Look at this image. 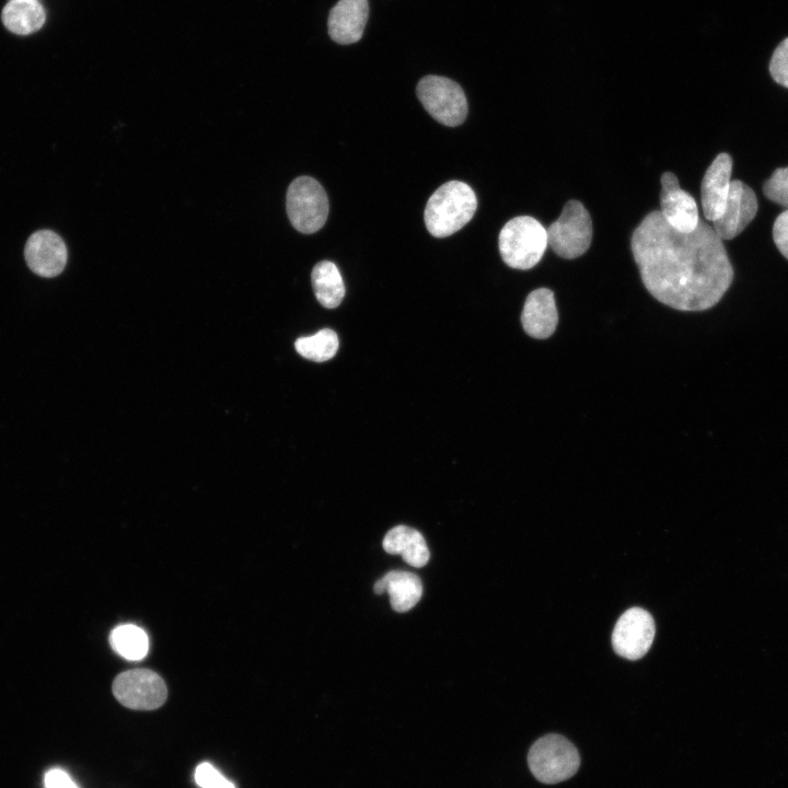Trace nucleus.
Returning <instances> with one entry per match:
<instances>
[{
	"label": "nucleus",
	"mask_w": 788,
	"mask_h": 788,
	"mask_svg": "<svg viewBox=\"0 0 788 788\" xmlns=\"http://www.w3.org/2000/svg\"><path fill=\"white\" fill-rule=\"evenodd\" d=\"M338 346V336L329 328L321 329L312 336L300 337L294 343L299 355L315 362H323L333 358Z\"/></svg>",
	"instance_id": "nucleus-21"
},
{
	"label": "nucleus",
	"mask_w": 788,
	"mask_h": 788,
	"mask_svg": "<svg viewBox=\"0 0 788 788\" xmlns=\"http://www.w3.org/2000/svg\"><path fill=\"white\" fill-rule=\"evenodd\" d=\"M369 15L368 0H339L331 10L327 21L328 34L338 44L358 42Z\"/></svg>",
	"instance_id": "nucleus-15"
},
{
	"label": "nucleus",
	"mask_w": 788,
	"mask_h": 788,
	"mask_svg": "<svg viewBox=\"0 0 788 788\" xmlns=\"http://www.w3.org/2000/svg\"><path fill=\"white\" fill-rule=\"evenodd\" d=\"M502 260L514 269H530L543 257L547 243V232L540 221L529 216L509 220L498 237Z\"/></svg>",
	"instance_id": "nucleus-3"
},
{
	"label": "nucleus",
	"mask_w": 788,
	"mask_h": 788,
	"mask_svg": "<svg viewBox=\"0 0 788 788\" xmlns=\"http://www.w3.org/2000/svg\"><path fill=\"white\" fill-rule=\"evenodd\" d=\"M654 633V622L650 613L640 607H631L617 619L612 634V645L621 657L637 660L649 650Z\"/></svg>",
	"instance_id": "nucleus-9"
},
{
	"label": "nucleus",
	"mask_w": 788,
	"mask_h": 788,
	"mask_svg": "<svg viewBox=\"0 0 788 788\" xmlns=\"http://www.w3.org/2000/svg\"><path fill=\"white\" fill-rule=\"evenodd\" d=\"M757 208L753 189L739 179L731 181L725 210L712 221V229L721 240H732L754 219Z\"/></svg>",
	"instance_id": "nucleus-10"
},
{
	"label": "nucleus",
	"mask_w": 788,
	"mask_h": 788,
	"mask_svg": "<svg viewBox=\"0 0 788 788\" xmlns=\"http://www.w3.org/2000/svg\"><path fill=\"white\" fill-rule=\"evenodd\" d=\"M287 213L292 227L301 233L318 231L328 216V199L322 185L310 176L297 177L287 192Z\"/></svg>",
	"instance_id": "nucleus-6"
},
{
	"label": "nucleus",
	"mask_w": 788,
	"mask_h": 788,
	"mask_svg": "<svg viewBox=\"0 0 788 788\" xmlns=\"http://www.w3.org/2000/svg\"><path fill=\"white\" fill-rule=\"evenodd\" d=\"M383 548L389 554H398L410 566L424 567L430 557L426 540L417 530L397 525L391 529L383 538Z\"/></svg>",
	"instance_id": "nucleus-17"
},
{
	"label": "nucleus",
	"mask_w": 788,
	"mask_h": 788,
	"mask_svg": "<svg viewBox=\"0 0 788 788\" xmlns=\"http://www.w3.org/2000/svg\"><path fill=\"white\" fill-rule=\"evenodd\" d=\"M109 644L114 651L131 661L143 659L149 650L148 635L134 624L115 627L109 635Z\"/></svg>",
	"instance_id": "nucleus-20"
},
{
	"label": "nucleus",
	"mask_w": 788,
	"mask_h": 788,
	"mask_svg": "<svg viewBox=\"0 0 788 788\" xmlns=\"http://www.w3.org/2000/svg\"><path fill=\"white\" fill-rule=\"evenodd\" d=\"M314 294L327 309L338 306L345 296V286L337 266L329 260L317 263L311 274Z\"/></svg>",
	"instance_id": "nucleus-19"
},
{
	"label": "nucleus",
	"mask_w": 788,
	"mask_h": 788,
	"mask_svg": "<svg viewBox=\"0 0 788 788\" xmlns=\"http://www.w3.org/2000/svg\"><path fill=\"white\" fill-rule=\"evenodd\" d=\"M769 72L777 83L788 88V37L775 49L769 62Z\"/></svg>",
	"instance_id": "nucleus-24"
},
{
	"label": "nucleus",
	"mask_w": 788,
	"mask_h": 788,
	"mask_svg": "<svg viewBox=\"0 0 788 788\" xmlns=\"http://www.w3.org/2000/svg\"><path fill=\"white\" fill-rule=\"evenodd\" d=\"M524 332L536 339L551 337L558 324V312L552 290L538 288L526 297L521 313Z\"/></svg>",
	"instance_id": "nucleus-14"
},
{
	"label": "nucleus",
	"mask_w": 788,
	"mask_h": 788,
	"mask_svg": "<svg viewBox=\"0 0 788 788\" xmlns=\"http://www.w3.org/2000/svg\"><path fill=\"white\" fill-rule=\"evenodd\" d=\"M113 694L125 707L152 710L162 706L167 696L163 679L148 669L123 672L113 682Z\"/></svg>",
	"instance_id": "nucleus-8"
},
{
	"label": "nucleus",
	"mask_w": 788,
	"mask_h": 788,
	"mask_svg": "<svg viewBox=\"0 0 788 788\" xmlns=\"http://www.w3.org/2000/svg\"><path fill=\"white\" fill-rule=\"evenodd\" d=\"M25 260L35 274L51 278L59 275L67 263V247L61 237L50 230L33 233L24 250Z\"/></svg>",
	"instance_id": "nucleus-12"
},
{
	"label": "nucleus",
	"mask_w": 788,
	"mask_h": 788,
	"mask_svg": "<svg viewBox=\"0 0 788 788\" xmlns=\"http://www.w3.org/2000/svg\"><path fill=\"white\" fill-rule=\"evenodd\" d=\"M766 198L788 209V166L776 169L763 184Z\"/></svg>",
	"instance_id": "nucleus-22"
},
{
	"label": "nucleus",
	"mask_w": 788,
	"mask_h": 788,
	"mask_svg": "<svg viewBox=\"0 0 788 788\" xmlns=\"http://www.w3.org/2000/svg\"><path fill=\"white\" fill-rule=\"evenodd\" d=\"M773 239L778 251L788 259V209L776 218L773 225Z\"/></svg>",
	"instance_id": "nucleus-25"
},
{
	"label": "nucleus",
	"mask_w": 788,
	"mask_h": 788,
	"mask_svg": "<svg viewBox=\"0 0 788 788\" xmlns=\"http://www.w3.org/2000/svg\"><path fill=\"white\" fill-rule=\"evenodd\" d=\"M546 232L548 246L555 254L567 259L579 257L591 245L593 225L590 213L580 201L569 200Z\"/></svg>",
	"instance_id": "nucleus-5"
},
{
	"label": "nucleus",
	"mask_w": 788,
	"mask_h": 788,
	"mask_svg": "<svg viewBox=\"0 0 788 788\" xmlns=\"http://www.w3.org/2000/svg\"><path fill=\"white\" fill-rule=\"evenodd\" d=\"M374 592L390 595L391 606L398 613L413 609L421 598L422 584L418 576L408 571L393 570L374 583Z\"/></svg>",
	"instance_id": "nucleus-16"
},
{
	"label": "nucleus",
	"mask_w": 788,
	"mask_h": 788,
	"mask_svg": "<svg viewBox=\"0 0 788 788\" xmlns=\"http://www.w3.org/2000/svg\"><path fill=\"white\" fill-rule=\"evenodd\" d=\"M661 215L669 225L679 232L690 233L699 223L698 208L694 197L680 187L672 172L661 176Z\"/></svg>",
	"instance_id": "nucleus-11"
},
{
	"label": "nucleus",
	"mask_w": 788,
	"mask_h": 788,
	"mask_svg": "<svg viewBox=\"0 0 788 788\" xmlns=\"http://www.w3.org/2000/svg\"><path fill=\"white\" fill-rule=\"evenodd\" d=\"M45 788H79L67 772L51 768L44 776Z\"/></svg>",
	"instance_id": "nucleus-26"
},
{
	"label": "nucleus",
	"mask_w": 788,
	"mask_h": 788,
	"mask_svg": "<svg viewBox=\"0 0 788 788\" xmlns=\"http://www.w3.org/2000/svg\"><path fill=\"white\" fill-rule=\"evenodd\" d=\"M630 247L648 292L675 310L714 306L733 280L722 240L703 220L694 231L683 233L653 210L633 232Z\"/></svg>",
	"instance_id": "nucleus-1"
},
{
	"label": "nucleus",
	"mask_w": 788,
	"mask_h": 788,
	"mask_svg": "<svg viewBox=\"0 0 788 788\" xmlns=\"http://www.w3.org/2000/svg\"><path fill=\"white\" fill-rule=\"evenodd\" d=\"M1 18L4 26L18 35L35 33L46 21L45 10L38 0H10Z\"/></svg>",
	"instance_id": "nucleus-18"
},
{
	"label": "nucleus",
	"mask_w": 788,
	"mask_h": 788,
	"mask_svg": "<svg viewBox=\"0 0 788 788\" xmlns=\"http://www.w3.org/2000/svg\"><path fill=\"white\" fill-rule=\"evenodd\" d=\"M476 208V195L467 184L447 182L427 201L424 213L426 228L436 237L449 236L473 218Z\"/></svg>",
	"instance_id": "nucleus-2"
},
{
	"label": "nucleus",
	"mask_w": 788,
	"mask_h": 788,
	"mask_svg": "<svg viewBox=\"0 0 788 788\" xmlns=\"http://www.w3.org/2000/svg\"><path fill=\"white\" fill-rule=\"evenodd\" d=\"M416 93L426 111L442 125L454 127L466 119L467 101L462 88L445 77L426 76Z\"/></svg>",
	"instance_id": "nucleus-7"
},
{
	"label": "nucleus",
	"mask_w": 788,
	"mask_h": 788,
	"mask_svg": "<svg viewBox=\"0 0 788 788\" xmlns=\"http://www.w3.org/2000/svg\"><path fill=\"white\" fill-rule=\"evenodd\" d=\"M528 765L543 784H557L572 777L580 756L576 746L564 735L551 733L537 739L529 750Z\"/></svg>",
	"instance_id": "nucleus-4"
},
{
	"label": "nucleus",
	"mask_w": 788,
	"mask_h": 788,
	"mask_svg": "<svg viewBox=\"0 0 788 788\" xmlns=\"http://www.w3.org/2000/svg\"><path fill=\"white\" fill-rule=\"evenodd\" d=\"M732 171V159L726 153H719L706 170L702 185V207L704 216L709 221L718 219L726 207Z\"/></svg>",
	"instance_id": "nucleus-13"
},
{
	"label": "nucleus",
	"mask_w": 788,
	"mask_h": 788,
	"mask_svg": "<svg viewBox=\"0 0 788 788\" xmlns=\"http://www.w3.org/2000/svg\"><path fill=\"white\" fill-rule=\"evenodd\" d=\"M195 780L200 788H235L234 784L228 780L210 763H201L197 766Z\"/></svg>",
	"instance_id": "nucleus-23"
}]
</instances>
